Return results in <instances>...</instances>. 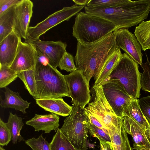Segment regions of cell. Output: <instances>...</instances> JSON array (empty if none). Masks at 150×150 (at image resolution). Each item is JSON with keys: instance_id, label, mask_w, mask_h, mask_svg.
I'll use <instances>...</instances> for the list:
<instances>
[{"instance_id": "cell-1", "label": "cell", "mask_w": 150, "mask_h": 150, "mask_svg": "<svg viewBox=\"0 0 150 150\" xmlns=\"http://www.w3.org/2000/svg\"><path fill=\"white\" fill-rule=\"evenodd\" d=\"M116 47L113 32L93 43L77 41L75 65L82 72L88 85L92 77L95 81L97 79Z\"/></svg>"}, {"instance_id": "cell-2", "label": "cell", "mask_w": 150, "mask_h": 150, "mask_svg": "<svg viewBox=\"0 0 150 150\" xmlns=\"http://www.w3.org/2000/svg\"><path fill=\"white\" fill-rule=\"evenodd\" d=\"M85 13L105 19L113 23L117 29L137 25L147 18L150 11V0H127L123 5L105 8L86 6Z\"/></svg>"}, {"instance_id": "cell-3", "label": "cell", "mask_w": 150, "mask_h": 150, "mask_svg": "<svg viewBox=\"0 0 150 150\" xmlns=\"http://www.w3.org/2000/svg\"><path fill=\"white\" fill-rule=\"evenodd\" d=\"M36 91L33 96L36 99L69 97V90L64 75L48 63L37 60L34 68Z\"/></svg>"}, {"instance_id": "cell-4", "label": "cell", "mask_w": 150, "mask_h": 150, "mask_svg": "<svg viewBox=\"0 0 150 150\" xmlns=\"http://www.w3.org/2000/svg\"><path fill=\"white\" fill-rule=\"evenodd\" d=\"M72 35L77 41L91 43L117 29L115 25L103 18L80 12L73 26Z\"/></svg>"}, {"instance_id": "cell-5", "label": "cell", "mask_w": 150, "mask_h": 150, "mask_svg": "<svg viewBox=\"0 0 150 150\" xmlns=\"http://www.w3.org/2000/svg\"><path fill=\"white\" fill-rule=\"evenodd\" d=\"M60 129L76 150H88V126L90 122L84 109L73 106Z\"/></svg>"}, {"instance_id": "cell-6", "label": "cell", "mask_w": 150, "mask_h": 150, "mask_svg": "<svg viewBox=\"0 0 150 150\" xmlns=\"http://www.w3.org/2000/svg\"><path fill=\"white\" fill-rule=\"evenodd\" d=\"M138 65L125 53L111 73L109 79L118 80L128 95L134 99L139 98L142 74Z\"/></svg>"}, {"instance_id": "cell-7", "label": "cell", "mask_w": 150, "mask_h": 150, "mask_svg": "<svg viewBox=\"0 0 150 150\" xmlns=\"http://www.w3.org/2000/svg\"><path fill=\"white\" fill-rule=\"evenodd\" d=\"M93 88L95 91L94 99L84 108L85 112L94 117L108 132L115 130L123 122V118L115 114L106 99L101 86L93 85Z\"/></svg>"}, {"instance_id": "cell-8", "label": "cell", "mask_w": 150, "mask_h": 150, "mask_svg": "<svg viewBox=\"0 0 150 150\" xmlns=\"http://www.w3.org/2000/svg\"><path fill=\"white\" fill-rule=\"evenodd\" d=\"M100 86L108 102L115 114L123 118L125 110L134 99L127 93L117 79H108Z\"/></svg>"}, {"instance_id": "cell-9", "label": "cell", "mask_w": 150, "mask_h": 150, "mask_svg": "<svg viewBox=\"0 0 150 150\" xmlns=\"http://www.w3.org/2000/svg\"><path fill=\"white\" fill-rule=\"evenodd\" d=\"M84 7L76 5L70 7H64L61 9L49 16L35 26H30L27 38L32 40L39 39L41 35L52 28L64 21H68L72 16L76 15Z\"/></svg>"}, {"instance_id": "cell-10", "label": "cell", "mask_w": 150, "mask_h": 150, "mask_svg": "<svg viewBox=\"0 0 150 150\" xmlns=\"http://www.w3.org/2000/svg\"><path fill=\"white\" fill-rule=\"evenodd\" d=\"M73 106L84 109L91 98L89 85L81 71L76 70L64 75Z\"/></svg>"}, {"instance_id": "cell-11", "label": "cell", "mask_w": 150, "mask_h": 150, "mask_svg": "<svg viewBox=\"0 0 150 150\" xmlns=\"http://www.w3.org/2000/svg\"><path fill=\"white\" fill-rule=\"evenodd\" d=\"M117 47L122 49L138 65L142 64V47L134 35L127 28H121L113 32Z\"/></svg>"}, {"instance_id": "cell-12", "label": "cell", "mask_w": 150, "mask_h": 150, "mask_svg": "<svg viewBox=\"0 0 150 150\" xmlns=\"http://www.w3.org/2000/svg\"><path fill=\"white\" fill-rule=\"evenodd\" d=\"M25 42L32 44L37 50L43 54L47 59L48 63L55 69L59 67L60 60L67 52V43L60 40L44 41L27 38Z\"/></svg>"}, {"instance_id": "cell-13", "label": "cell", "mask_w": 150, "mask_h": 150, "mask_svg": "<svg viewBox=\"0 0 150 150\" xmlns=\"http://www.w3.org/2000/svg\"><path fill=\"white\" fill-rule=\"evenodd\" d=\"M37 59V52L34 46L21 40L15 57L10 68L18 73L34 69Z\"/></svg>"}, {"instance_id": "cell-14", "label": "cell", "mask_w": 150, "mask_h": 150, "mask_svg": "<svg viewBox=\"0 0 150 150\" xmlns=\"http://www.w3.org/2000/svg\"><path fill=\"white\" fill-rule=\"evenodd\" d=\"M33 4L30 0H21L16 5L13 30L26 41L33 13Z\"/></svg>"}, {"instance_id": "cell-15", "label": "cell", "mask_w": 150, "mask_h": 150, "mask_svg": "<svg viewBox=\"0 0 150 150\" xmlns=\"http://www.w3.org/2000/svg\"><path fill=\"white\" fill-rule=\"evenodd\" d=\"M21 40V37L13 30L0 42V67H10Z\"/></svg>"}, {"instance_id": "cell-16", "label": "cell", "mask_w": 150, "mask_h": 150, "mask_svg": "<svg viewBox=\"0 0 150 150\" xmlns=\"http://www.w3.org/2000/svg\"><path fill=\"white\" fill-rule=\"evenodd\" d=\"M58 115L52 113L46 115L35 114L25 124L33 127L35 132L42 130L44 133L48 134L53 130L57 132L60 125Z\"/></svg>"}, {"instance_id": "cell-17", "label": "cell", "mask_w": 150, "mask_h": 150, "mask_svg": "<svg viewBox=\"0 0 150 150\" xmlns=\"http://www.w3.org/2000/svg\"><path fill=\"white\" fill-rule=\"evenodd\" d=\"M123 124L125 132L131 135L134 142L133 146L148 149L149 141L145 130L137 123L127 116L123 117Z\"/></svg>"}, {"instance_id": "cell-18", "label": "cell", "mask_w": 150, "mask_h": 150, "mask_svg": "<svg viewBox=\"0 0 150 150\" xmlns=\"http://www.w3.org/2000/svg\"><path fill=\"white\" fill-rule=\"evenodd\" d=\"M36 103L45 110L63 117L69 115L73 107L62 98H45L36 100Z\"/></svg>"}, {"instance_id": "cell-19", "label": "cell", "mask_w": 150, "mask_h": 150, "mask_svg": "<svg viewBox=\"0 0 150 150\" xmlns=\"http://www.w3.org/2000/svg\"><path fill=\"white\" fill-rule=\"evenodd\" d=\"M5 88V98L3 100L1 98V106L3 108L14 109L23 114L26 113V110L29 108L31 103L23 99L19 93L13 91L7 87Z\"/></svg>"}, {"instance_id": "cell-20", "label": "cell", "mask_w": 150, "mask_h": 150, "mask_svg": "<svg viewBox=\"0 0 150 150\" xmlns=\"http://www.w3.org/2000/svg\"><path fill=\"white\" fill-rule=\"evenodd\" d=\"M108 132L113 150H132L123 122L115 130Z\"/></svg>"}, {"instance_id": "cell-21", "label": "cell", "mask_w": 150, "mask_h": 150, "mask_svg": "<svg viewBox=\"0 0 150 150\" xmlns=\"http://www.w3.org/2000/svg\"><path fill=\"white\" fill-rule=\"evenodd\" d=\"M122 55L120 49L116 47L105 65L98 77L95 81L94 85L100 86L108 79Z\"/></svg>"}, {"instance_id": "cell-22", "label": "cell", "mask_w": 150, "mask_h": 150, "mask_svg": "<svg viewBox=\"0 0 150 150\" xmlns=\"http://www.w3.org/2000/svg\"><path fill=\"white\" fill-rule=\"evenodd\" d=\"M16 5L0 15V42L13 30Z\"/></svg>"}, {"instance_id": "cell-23", "label": "cell", "mask_w": 150, "mask_h": 150, "mask_svg": "<svg viewBox=\"0 0 150 150\" xmlns=\"http://www.w3.org/2000/svg\"><path fill=\"white\" fill-rule=\"evenodd\" d=\"M138 99H134L125 110L124 116H127L131 118L144 130L149 126V123L144 115L138 103Z\"/></svg>"}, {"instance_id": "cell-24", "label": "cell", "mask_w": 150, "mask_h": 150, "mask_svg": "<svg viewBox=\"0 0 150 150\" xmlns=\"http://www.w3.org/2000/svg\"><path fill=\"white\" fill-rule=\"evenodd\" d=\"M6 124L11 133L13 144H16L17 141L18 142L25 141L20 134L21 131L24 125L22 118L18 117L16 114H13L10 112Z\"/></svg>"}, {"instance_id": "cell-25", "label": "cell", "mask_w": 150, "mask_h": 150, "mask_svg": "<svg viewBox=\"0 0 150 150\" xmlns=\"http://www.w3.org/2000/svg\"><path fill=\"white\" fill-rule=\"evenodd\" d=\"M134 34L140 44L142 50L150 49V20L142 21L135 27Z\"/></svg>"}, {"instance_id": "cell-26", "label": "cell", "mask_w": 150, "mask_h": 150, "mask_svg": "<svg viewBox=\"0 0 150 150\" xmlns=\"http://www.w3.org/2000/svg\"><path fill=\"white\" fill-rule=\"evenodd\" d=\"M50 144L51 150H76L59 128Z\"/></svg>"}, {"instance_id": "cell-27", "label": "cell", "mask_w": 150, "mask_h": 150, "mask_svg": "<svg viewBox=\"0 0 150 150\" xmlns=\"http://www.w3.org/2000/svg\"><path fill=\"white\" fill-rule=\"evenodd\" d=\"M18 77L23 82L25 88L33 96L36 91L34 69L18 73Z\"/></svg>"}, {"instance_id": "cell-28", "label": "cell", "mask_w": 150, "mask_h": 150, "mask_svg": "<svg viewBox=\"0 0 150 150\" xmlns=\"http://www.w3.org/2000/svg\"><path fill=\"white\" fill-rule=\"evenodd\" d=\"M18 73L7 67H0V88H5L18 77Z\"/></svg>"}, {"instance_id": "cell-29", "label": "cell", "mask_w": 150, "mask_h": 150, "mask_svg": "<svg viewBox=\"0 0 150 150\" xmlns=\"http://www.w3.org/2000/svg\"><path fill=\"white\" fill-rule=\"evenodd\" d=\"M127 0H90L87 6L98 8H105L121 6Z\"/></svg>"}, {"instance_id": "cell-30", "label": "cell", "mask_w": 150, "mask_h": 150, "mask_svg": "<svg viewBox=\"0 0 150 150\" xmlns=\"http://www.w3.org/2000/svg\"><path fill=\"white\" fill-rule=\"evenodd\" d=\"M41 134L38 138L34 137L25 140V143L33 150H51L50 144Z\"/></svg>"}, {"instance_id": "cell-31", "label": "cell", "mask_w": 150, "mask_h": 150, "mask_svg": "<svg viewBox=\"0 0 150 150\" xmlns=\"http://www.w3.org/2000/svg\"><path fill=\"white\" fill-rule=\"evenodd\" d=\"M147 61L141 66L143 70L141 79V88L143 90L150 93V63L146 54Z\"/></svg>"}, {"instance_id": "cell-32", "label": "cell", "mask_w": 150, "mask_h": 150, "mask_svg": "<svg viewBox=\"0 0 150 150\" xmlns=\"http://www.w3.org/2000/svg\"><path fill=\"white\" fill-rule=\"evenodd\" d=\"M74 60L73 55L66 52L60 60L59 67L61 70L72 72L77 70Z\"/></svg>"}, {"instance_id": "cell-33", "label": "cell", "mask_w": 150, "mask_h": 150, "mask_svg": "<svg viewBox=\"0 0 150 150\" xmlns=\"http://www.w3.org/2000/svg\"><path fill=\"white\" fill-rule=\"evenodd\" d=\"M88 128L90 134L92 137L97 138L101 142H108L111 143L109 134L106 133L102 129L99 128L90 122Z\"/></svg>"}, {"instance_id": "cell-34", "label": "cell", "mask_w": 150, "mask_h": 150, "mask_svg": "<svg viewBox=\"0 0 150 150\" xmlns=\"http://www.w3.org/2000/svg\"><path fill=\"white\" fill-rule=\"evenodd\" d=\"M12 140L11 133L6 123L0 118V145L7 146Z\"/></svg>"}, {"instance_id": "cell-35", "label": "cell", "mask_w": 150, "mask_h": 150, "mask_svg": "<svg viewBox=\"0 0 150 150\" xmlns=\"http://www.w3.org/2000/svg\"><path fill=\"white\" fill-rule=\"evenodd\" d=\"M138 103L144 115L150 124V96L138 99Z\"/></svg>"}, {"instance_id": "cell-36", "label": "cell", "mask_w": 150, "mask_h": 150, "mask_svg": "<svg viewBox=\"0 0 150 150\" xmlns=\"http://www.w3.org/2000/svg\"><path fill=\"white\" fill-rule=\"evenodd\" d=\"M21 0H0V15L12 6L18 3Z\"/></svg>"}, {"instance_id": "cell-37", "label": "cell", "mask_w": 150, "mask_h": 150, "mask_svg": "<svg viewBox=\"0 0 150 150\" xmlns=\"http://www.w3.org/2000/svg\"><path fill=\"white\" fill-rule=\"evenodd\" d=\"M85 113L88 116L91 124H93L98 127L102 129L106 133L109 134L108 129L96 118L90 114L85 112Z\"/></svg>"}, {"instance_id": "cell-38", "label": "cell", "mask_w": 150, "mask_h": 150, "mask_svg": "<svg viewBox=\"0 0 150 150\" xmlns=\"http://www.w3.org/2000/svg\"><path fill=\"white\" fill-rule=\"evenodd\" d=\"M100 142L102 150H113L111 143L108 142Z\"/></svg>"}, {"instance_id": "cell-39", "label": "cell", "mask_w": 150, "mask_h": 150, "mask_svg": "<svg viewBox=\"0 0 150 150\" xmlns=\"http://www.w3.org/2000/svg\"><path fill=\"white\" fill-rule=\"evenodd\" d=\"M90 0H73L75 4L85 6L90 1Z\"/></svg>"}, {"instance_id": "cell-40", "label": "cell", "mask_w": 150, "mask_h": 150, "mask_svg": "<svg viewBox=\"0 0 150 150\" xmlns=\"http://www.w3.org/2000/svg\"><path fill=\"white\" fill-rule=\"evenodd\" d=\"M145 132L147 138L150 143V124L148 128L145 129Z\"/></svg>"}, {"instance_id": "cell-41", "label": "cell", "mask_w": 150, "mask_h": 150, "mask_svg": "<svg viewBox=\"0 0 150 150\" xmlns=\"http://www.w3.org/2000/svg\"><path fill=\"white\" fill-rule=\"evenodd\" d=\"M132 149H135L136 150H149L148 149L143 148L140 147L133 146Z\"/></svg>"}, {"instance_id": "cell-42", "label": "cell", "mask_w": 150, "mask_h": 150, "mask_svg": "<svg viewBox=\"0 0 150 150\" xmlns=\"http://www.w3.org/2000/svg\"><path fill=\"white\" fill-rule=\"evenodd\" d=\"M0 150H5V149H4L2 147H1V146H0Z\"/></svg>"}, {"instance_id": "cell-43", "label": "cell", "mask_w": 150, "mask_h": 150, "mask_svg": "<svg viewBox=\"0 0 150 150\" xmlns=\"http://www.w3.org/2000/svg\"><path fill=\"white\" fill-rule=\"evenodd\" d=\"M100 150H102V147L100 146Z\"/></svg>"}, {"instance_id": "cell-44", "label": "cell", "mask_w": 150, "mask_h": 150, "mask_svg": "<svg viewBox=\"0 0 150 150\" xmlns=\"http://www.w3.org/2000/svg\"><path fill=\"white\" fill-rule=\"evenodd\" d=\"M149 144H150V146H149V148L148 149L149 150H150V143H149Z\"/></svg>"}]
</instances>
